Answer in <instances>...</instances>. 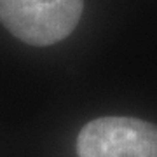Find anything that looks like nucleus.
Instances as JSON below:
<instances>
[{
  "instance_id": "obj_2",
  "label": "nucleus",
  "mask_w": 157,
  "mask_h": 157,
  "mask_svg": "<svg viewBox=\"0 0 157 157\" xmlns=\"http://www.w3.org/2000/svg\"><path fill=\"white\" fill-rule=\"evenodd\" d=\"M78 157H157V126L136 117H98L80 129Z\"/></svg>"
},
{
  "instance_id": "obj_1",
  "label": "nucleus",
  "mask_w": 157,
  "mask_h": 157,
  "mask_svg": "<svg viewBox=\"0 0 157 157\" xmlns=\"http://www.w3.org/2000/svg\"><path fill=\"white\" fill-rule=\"evenodd\" d=\"M84 0H0V23L30 45H52L78 25Z\"/></svg>"
}]
</instances>
